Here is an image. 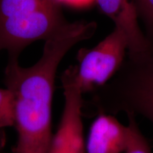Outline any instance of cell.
I'll list each match as a JSON object with an SVG mask.
<instances>
[{"instance_id":"6da1fadb","label":"cell","mask_w":153,"mask_h":153,"mask_svg":"<svg viewBox=\"0 0 153 153\" xmlns=\"http://www.w3.org/2000/svg\"><path fill=\"white\" fill-rule=\"evenodd\" d=\"M95 22H68L45 41L43 54L33 65L24 68L9 58L4 84L11 92L18 138L13 153H47L53 137L52 102L55 75L69 51L94 35Z\"/></svg>"},{"instance_id":"7a4b0ae2","label":"cell","mask_w":153,"mask_h":153,"mask_svg":"<svg viewBox=\"0 0 153 153\" xmlns=\"http://www.w3.org/2000/svg\"><path fill=\"white\" fill-rule=\"evenodd\" d=\"M84 115H140L153 125V53L129 57L106 85L90 93Z\"/></svg>"},{"instance_id":"3957f363","label":"cell","mask_w":153,"mask_h":153,"mask_svg":"<svg viewBox=\"0 0 153 153\" xmlns=\"http://www.w3.org/2000/svg\"><path fill=\"white\" fill-rule=\"evenodd\" d=\"M68 23L57 0H0V52L19 58L24 48Z\"/></svg>"},{"instance_id":"277c9868","label":"cell","mask_w":153,"mask_h":153,"mask_svg":"<svg viewBox=\"0 0 153 153\" xmlns=\"http://www.w3.org/2000/svg\"><path fill=\"white\" fill-rule=\"evenodd\" d=\"M128 46L125 32L115 26L96 46L79 50L76 77L83 94L93 92L114 77L123 64Z\"/></svg>"},{"instance_id":"5b68a950","label":"cell","mask_w":153,"mask_h":153,"mask_svg":"<svg viewBox=\"0 0 153 153\" xmlns=\"http://www.w3.org/2000/svg\"><path fill=\"white\" fill-rule=\"evenodd\" d=\"M77 67L70 65L61 74L64 108L47 153H86L82 117L85 100L76 77Z\"/></svg>"},{"instance_id":"8992f818","label":"cell","mask_w":153,"mask_h":153,"mask_svg":"<svg viewBox=\"0 0 153 153\" xmlns=\"http://www.w3.org/2000/svg\"><path fill=\"white\" fill-rule=\"evenodd\" d=\"M99 8L121 28L128 38L129 57H137L153 53L152 45L139 27L135 0H96Z\"/></svg>"},{"instance_id":"52a82bcc","label":"cell","mask_w":153,"mask_h":153,"mask_svg":"<svg viewBox=\"0 0 153 153\" xmlns=\"http://www.w3.org/2000/svg\"><path fill=\"white\" fill-rule=\"evenodd\" d=\"M128 141V126L114 115L100 114L89 129L86 153H124Z\"/></svg>"},{"instance_id":"ba28073f","label":"cell","mask_w":153,"mask_h":153,"mask_svg":"<svg viewBox=\"0 0 153 153\" xmlns=\"http://www.w3.org/2000/svg\"><path fill=\"white\" fill-rule=\"evenodd\" d=\"M126 115L128 119L129 141L124 153H152L150 144L137 126L135 115L132 114Z\"/></svg>"},{"instance_id":"9c48e42d","label":"cell","mask_w":153,"mask_h":153,"mask_svg":"<svg viewBox=\"0 0 153 153\" xmlns=\"http://www.w3.org/2000/svg\"><path fill=\"white\" fill-rule=\"evenodd\" d=\"M14 126L13 97L7 88H0V130Z\"/></svg>"},{"instance_id":"30bf717a","label":"cell","mask_w":153,"mask_h":153,"mask_svg":"<svg viewBox=\"0 0 153 153\" xmlns=\"http://www.w3.org/2000/svg\"><path fill=\"white\" fill-rule=\"evenodd\" d=\"M137 13L143 17L148 28L151 39L150 43L153 49V0H135Z\"/></svg>"},{"instance_id":"8fae6325","label":"cell","mask_w":153,"mask_h":153,"mask_svg":"<svg viewBox=\"0 0 153 153\" xmlns=\"http://www.w3.org/2000/svg\"><path fill=\"white\" fill-rule=\"evenodd\" d=\"M59 3H65L74 7H85L91 4L96 0H57Z\"/></svg>"},{"instance_id":"7c38bea8","label":"cell","mask_w":153,"mask_h":153,"mask_svg":"<svg viewBox=\"0 0 153 153\" xmlns=\"http://www.w3.org/2000/svg\"><path fill=\"white\" fill-rule=\"evenodd\" d=\"M6 144V135L2 129L0 130V151L4 147Z\"/></svg>"}]
</instances>
